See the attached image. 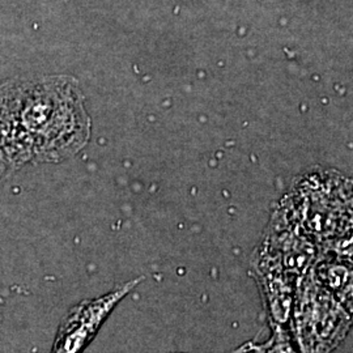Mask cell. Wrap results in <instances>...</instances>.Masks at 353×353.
<instances>
[{
	"label": "cell",
	"mask_w": 353,
	"mask_h": 353,
	"mask_svg": "<svg viewBox=\"0 0 353 353\" xmlns=\"http://www.w3.org/2000/svg\"><path fill=\"white\" fill-rule=\"evenodd\" d=\"M143 279H134L115 290L70 309L57 331L50 353H83L117 305L135 290Z\"/></svg>",
	"instance_id": "cell-2"
},
{
	"label": "cell",
	"mask_w": 353,
	"mask_h": 353,
	"mask_svg": "<svg viewBox=\"0 0 353 353\" xmlns=\"http://www.w3.org/2000/svg\"><path fill=\"white\" fill-rule=\"evenodd\" d=\"M313 276L341 303L352 309V259L335 252L319 254L309 270Z\"/></svg>",
	"instance_id": "cell-4"
},
{
	"label": "cell",
	"mask_w": 353,
	"mask_h": 353,
	"mask_svg": "<svg viewBox=\"0 0 353 353\" xmlns=\"http://www.w3.org/2000/svg\"><path fill=\"white\" fill-rule=\"evenodd\" d=\"M232 353H236V351H234V352H232Z\"/></svg>",
	"instance_id": "cell-6"
},
{
	"label": "cell",
	"mask_w": 353,
	"mask_h": 353,
	"mask_svg": "<svg viewBox=\"0 0 353 353\" xmlns=\"http://www.w3.org/2000/svg\"><path fill=\"white\" fill-rule=\"evenodd\" d=\"M252 274L262 292L270 325L290 327V312L299 283L290 276L278 256L263 246L252 261Z\"/></svg>",
	"instance_id": "cell-3"
},
{
	"label": "cell",
	"mask_w": 353,
	"mask_h": 353,
	"mask_svg": "<svg viewBox=\"0 0 353 353\" xmlns=\"http://www.w3.org/2000/svg\"><path fill=\"white\" fill-rule=\"evenodd\" d=\"M271 326V336L263 343H246L236 353H300L290 335V327Z\"/></svg>",
	"instance_id": "cell-5"
},
{
	"label": "cell",
	"mask_w": 353,
	"mask_h": 353,
	"mask_svg": "<svg viewBox=\"0 0 353 353\" xmlns=\"http://www.w3.org/2000/svg\"><path fill=\"white\" fill-rule=\"evenodd\" d=\"M352 326V309L345 306L309 271L297 284L290 331L300 353H332Z\"/></svg>",
	"instance_id": "cell-1"
}]
</instances>
